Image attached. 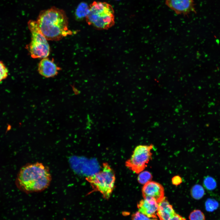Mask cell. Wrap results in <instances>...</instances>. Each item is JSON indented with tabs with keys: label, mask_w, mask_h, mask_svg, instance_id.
<instances>
[{
	"label": "cell",
	"mask_w": 220,
	"mask_h": 220,
	"mask_svg": "<svg viewBox=\"0 0 220 220\" xmlns=\"http://www.w3.org/2000/svg\"><path fill=\"white\" fill-rule=\"evenodd\" d=\"M36 21L48 40L59 41L72 34L68 29V18L65 12L55 7L42 10Z\"/></svg>",
	"instance_id": "obj_1"
},
{
	"label": "cell",
	"mask_w": 220,
	"mask_h": 220,
	"mask_svg": "<svg viewBox=\"0 0 220 220\" xmlns=\"http://www.w3.org/2000/svg\"><path fill=\"white\" fill-rule=\"evenodd\" d=\"M51 176L48 168L36 162L23 166L18 174L16 181L17 187L26 193L43 191L49 185Z\"/></svg>",
	"instance_id": "obj_2"
},
{
	"label": "cell",
	"mask_w": 220,
	"mask_h": 220,
	"mask_svg": "<svg viewBox=\"0 0 220 220\" xmlns=\"http://www.w3.org/2000/svg\"><path fill=\"white\" fill-rule=\"evenodd\" d=\"M86 20L88 24L97 29H108L115 24L114 9L106 2L94 1L89 6Z\"/></svg>",
	"instance_id": "obj_3"
},
{
	"label": "cell",
	"mask_w": 220,
	"mask_h": 220,
	"mask_svg": "<svg viewBox=\"0 0 220 220\" xmlns=\"http://www.w3.org/2000/svg\"><path fill=\"white\" fill-rule=\"evenodd\" d=\"M86 179L93 191L100 192L106 199L109 198L114 188L116 178L114 171L108 163H103L100 171Z\"/></svg>",
	"instance_id": "obj_4"
},
{
	"label": "cell",
	"mask_w": 220,
	"mask_h": 220,
	"mask_svg": "<svg viewBox=\"0 0 220 220\" xmlns=\"http://www.w3.org/2000/svg\"><path fill=\"white\" fill-rule=\"evenodd\" d=\"M28 28L31 33V39L26 46L31 57L33 58H43L47 57L50 53V47L47 40L41 31L36 21L29 20Z\"/></svg>",
	"instance_id": "obj_5"
},
{
	"label": "cell",
	"mask_w": 220,
	"mask_h": 220,
	"mask_svg": "<svg viewBox=\"0 0 220 220\" xmlns=\"http://www.w3.org/2000/svg\"><path fill=\"white\" fill-rule=\"evenodd\" d=\"M153 147L152 144L137 146L130 158L126 162V166L137 174L143 171L152 159L151 151Z\"/></svg>",
	"instance_id": "obj_6"
},
{
	"label": "cell",
	"mask_w": 220,
	"mask_h": 220,
	"mask_svg": "<svg viewBox=\"0 0 220 220\" xmlns=\"http://www.w3.org/2000/svg\"><path fill=\"white\" fill-rule=\"evenodd\" d=\"M144 198H151L158 203L163 200L164 196V189L160 183L150 181L144 184L142 189Z\"/></svg>",
	"instance_id": "obj_7"
},
{
	"label": "cell",
	"mask_w": 220,
	"mask_h": 220,
	"mask_svg": "<svg viewBox=\"0 0 220 220\" xmlns=\"http://www.w3.org/2000/svg\"><path fill=\"white\" fill-rule=\"evenodd\" d=\"M166 4L178 15L196 12L193 0H166Z\"/></svg>",
	"instance_id": "obj_8"
},
{
	"label": "cell",
	"mask_w": 220,
	"mask_h": 220,
	"mask_svg": "<svg viewBox=\"0 0 220 220\" xmlns=\"http://www.w3.org/2000/svg\"><path fill=\"white\" fill-rule=\"evenodd\" d=\"M61 70V68L57 66L53 60L47 57L42 58L38 65L39 73L46 78L53 77L56 76Z\"/></svg>",
	"instance_id": "obj_9"
},
{
	"label": "cell",
	"mask_w": 220,
	"mask_h": 220,
	"mask_svg": "<svg viewBox=\"0 0 220 220\" xmlns=\"http://www.w3.org/2000/svg\"><path fill=\"white\" fill-rule=\"evenodd\" d=\"M138 211L148 217L157 218V212L158 207V203L151 198H144L137 204Z\"/></svg>",
	"instance_id": "obj_10"
},
{
	"label": "cell",
	"mask_w": 220,
	"mask_h": 220,
	"mask_svg": "<svg viewBox=\"0 0 220 220\" xmlns=\"http://www.w3.org/2000/svg\"><path fill=\"white\" fill-rule=\"evenodd\" d=\"M158 204L156 214L160 220H170L176 213L166 197Z\"/></svg>",
	"instance_id": "obj_11"
},
{
	"label": "cell",
	"mask_w": 220,
	"mask_h": 220,
	"mask_svg": "<svg viewBox=\"0 0 220 220\" xmlns=\"http://www.w3.org/2000/svg\"><path fill=\"white\" fill-rule=\"evenodd\" d=\"M89 11V6L86 2H82L78 5L75 12L76 19L81 21L86 18Z\"/></svg>",
	"instance_id": "obj_12"
},
{
	"label": "cell",
	"mask_w": 220,
	"mask_h": 220,
	"mask_svg": "<svg viewBox=\"0 0 220 220\" xmlns=\"http://www.w3.org/2000/svg\"><path fill=\"white\" fill-rule=\"evenodd\" d=\"M204 193V189L199 185H194L191 189V195L193 198L196 200H199L202 198Z\"/></svg>",
	"instance_id": "obj_13"
},
{
	"label": "cell",
	"mask_w": 220,
	"mask_h": 220,
	"mask_svg": "<svg viewBox=\"0 0 220 220\" xmlns=\"http://www.w3.org/2000/svg\"><path fill=\"white\" fill-rule=\"evenodd\" d=\"M152 177V175L150 172L147 171H143L139 173L138 176V180L140 183L144 185L151 181Z\"/></svg>",
	"instance_id": "obj_14"
},
{
	"label": "cell",
	"mask_w": 220,
	"mask_h": 220,
	"mask_svg": "<svg viewBox=\"0 0 220 220\" xmlns=\"http://www.w3.org/2000/svg\"><path fill=\"white\" fill-rule=\"evenodd\" d=\"M189 217V220H205L204 213L198 209L194 210L192 211Z\"/></svg>",
	"instance_id": "obj_15"
},
{
	"label": "cell",
	"mask_w": 220,
	"mask_h": 220,
	"mask_svg": "<svg viewBox=\"0 0 220 220\" xmlns=\"http://www.w3.org/2000/svg\"><path fill=\"white\" fill-rule=\"evenodd\" d=\"M204 187L207 190H214L216 186L215 179L211 177L207 176L204 179L203 182Z\"/></svg>",
	"instance_id": "obj_16"
},
{
	"label": "cell",
	"mask_w": 220,
	"mask_h": 220,
	"mask_svg": "<svg viewBox=\"0 0 220 220\" xmlns=\"http://www.w3.org/2000/svg\"><path fill=\"white\" fill-rule=\"evenodd\" d=\"M219 206L218 202L215 200L209 199L205 203V207L206 211L212 212L216 210Z\"/></svg>",
	"instance_id": "obj_17"
},
{
	"label": "cell",
	"mask_w": 220,
	"mask_h": 220,
	"mask_svg": "<svg viewBox=\"0 0 220 220\" xmlns=\"http://www.w3.org/2000/svg\"><path fill=\"white\" fill-rule=\"evenodd\" d=\"M131 218L132 220H158L157 218H149L138 211L133 213Z\"/></svg>",
	"instance_id": "obj_18"
},
{
	"label": "cell",
	"mask_w": 220,
	"mask_h": 220,
	"mask_svg": "<svg viewBox=\"0 0 220 220\" xmlns=\"http://www.w3.org/2000/svg\"><path fill=\"white\" fill-rule=\"evenodd\" d=\"M8 70L5 64L0 61V82L7 78Z\"/></svg>",
	"instance_id": "obj_19"
},
{
	"label": "cell",
	"mask_w": 220,
	"mask_h": 220,
	"mask_svg": "<svg viewBox=\"0 0 220 220\" xmlns=\"http://www.w3.org/2000/svg\"><path fill=\"white\" fill-rule=\"evenodd\" d=\"M172 182L173 185H177L182 183V179L181 177L179 176H176L172 178Z\"/></svg>",
	"instance_id": "obj_20"
},
{
	"label": "cell",
	"mask_w": 220,
	"mask_h": 220,
	"mask_svg": "<svg viewBox=\"0 0 220 220\" xmlns=\"http://www.w3.org/2000/svg\"><path fill=\"white\" fill-rule=\"evenodd\" d=\"M170 220H186L185 218L176 213Z\"/></svg>",
	"instance_id": "obj_21"
},
{
	"label": "cell",
	"mask_w": 220,
	"mask_h": 220,
	"mask_svg": "<svg viewBox=\"0 0 220 220\" xmlns=\"http://www.w3.org/2000/svg\"></svg>",
	"instance_id": "obj_22"
}]
</instances>
